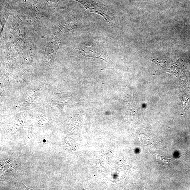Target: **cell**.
<instances>
[{
    "label": "cell",
    "instance_id": "cell-1",
    "mask_svg": "<svg viewBox=\"0 0 190 190\" xmlns=\"http://www.w3.org/2000/svg\"><path fill=\"white\" fill-rule=\"evenodd\" d=\"M13 24L11 32L12 42L15 46H21L24 44L26 39L24 28L20 19L17 16L13 17Z\"/></svg>",
    "mask_w": 190,
    "mask_h": 190
},
{
    "label": "cell",
    "instance_id": "cell-2",
    "mask_svg": "<svg viewBox=\"0 0 190 190\" xmlns=\"http://www.w3.org/2000/svg\"><path fill=\"white\" fill-rule=\"evenodd\" d=\"M47 39L45 50L46 57L50 61H53L54 57L61 44V38H55L53 36L44 38Z\"/></svg>",
    "mask_w": 190,
    "mask_h": 190
}]
</instances>
